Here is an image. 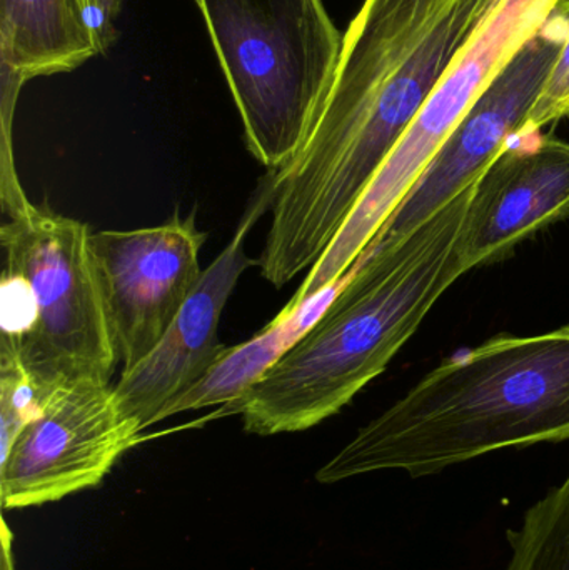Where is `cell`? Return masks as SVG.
Listing matches in <instances>:
<instances>
[{"mask_svg":"<svg viewBox=\"0 0 569 570\" xmlns=\"http://www.w3.org/2000/svg\"><path fill=\"white\" fill-rule=\"evenodd\" d=\"M501 0H364L343 36L330 96L277 173L261 276L313 269L461 50Z\"/></svg>","mask_w":569,"mask_h":570,"instance_id":"1","label":"cell"},{"mask_svg":"<svg viewBox=\"0 0 569 570\" xmlns=\"http://www.w3.org/2000/svg\"><path fill=\"white\" fill-rule=\"evenodd\" d=\"M569 441V325L498 335L460 351L360 429L316 472L336 484L374 472L441 474L504 449Z\"/></svg>","mask_w":569,"mask_h":570,"instance_id":"2","label":"cell"},{"mask_svg":"<svg viewBox=\"0 0 569 570\" xmlns=\"http://www.w3.org/2000/svg\"><path fill=\"white\" fill-rule=\"evenodd\" d=\"M473 187L401 239L371 244L320 321L227 414H241L251 434L306 431L383 374L467 274L457 244Z\"/></svg>","mask_w":569,"mask_h":570,"instance_id":"3","label":"cell"},{"mask_svg":"<svg viewBox=\"0 0 569 570\" xmlns=\"http://www.w3.org/2000/svg\"><path fill=\"white\" fill-rule=\"evenodd\" d=\"M244 140L267 170L286 169L330 96L343 36L323 0H194Z\"/></svg>","mask_w":569,"mask_h":570,"instance_id":"4","label":"cell"},{"mask_svg":"<svg viewBox=\"0 0 569 570\" xmlns=\"http://www.w3.org/2000/svg\"><path fill=\"white\" fill-rule=\"evenodd\" d=\"M92 230L72 217L30 206L0 229L6 250L2 338L12 342L33 381L109 384L117 357L90 254Z\"/></svg>","mask_w":569,"mask_h":570,"instance_id":"5","label":"cell"},{"mask_svg":"<svg viewBox=\"0 0 569 570\" xmlns=\"http://www.w3.org/2000/svg\"><path fill=\"white\" fill-rule=\"evenodd\" d=\"M561 0H501L404 130L326 253L311 271L323 288L343 279L416 186L484 90L543 29Z\"/></svg>","mask_w":569,"mask_h":570,"instance_id":"6","label":"cell"},{"mask_svg":"<svg viewBox=\"0 0 569 570\" xmlns=\"http://www.w3.org/2000/svg\"><path fill=\"white\" fill-rule=\"evenodd\" d=\"M140 434L109 384L57 385L42 412L0 458L2 508H36L96 488Z\"/></svg>","mask_w":569,"mask_h":570,"instance_id":"7","label":"cell"},{"mask_svg":"<svg viewBox=\"0 0 569 570\" xmlns=\"http://www.w3.org/2000/svg\"><path fill=\"white\" fill-rule=\"evenodd\" d=\"M206 233L194 217L90 234V254L110 344L124 371L139 364L173 325L204 271Z\"/></svg>","mask_w":569,"mask_h":570,"instance_id":"8","label":"cell"},{"mask_svg":"<svg viewBox=\"0 0 569 570\" xmlns=\"http://www.w3.org/2000/svg\"><path fill=\"white\" fill-rule=\"evenodd\" d=\"M568 30L569 17L555 10L543 29L474 102L371 244L401 239L426 223L454 197L473 186L491 163L520 136Z\"/></svg>","mask_w":569,"mask_h":570,"instance_id":"9","label":"cell"},{"mask_svg":"<svg viewBox=\"0 0 569 570\" xmlns=\"http://www.w3.org/2000/svg\"><path fill=\"white\" fill-rule=\"evenodd\" d=\"M276 189L277 173L269 170L261 179L233 239L204 271L169 331L139 364L122 371L114 395L120 411L140 431L166 421L170 405L200 381L226 351L219 341L220 317L244 273L259 266V261L247 256V234L273 207Z\"/></svg>","mask_w":569,"mask_h":570,"instance_id":"10","label":"cell"},{"mask_svg":"<svg viewBox=\"0 0 569 570\" xmlns=\"http://www.w3.org/2000/svg\"><path fill=\"white\" fill-rule=\"evenodd\" d=\"M569 214V142L513 140L474 183L458 237L464 273L494 263Z\"/></svg>","mask_w":569,"mask_h":570,"instance_id":"11","label":"cell"},{"mask_svg":"<svg viewBox=\"0 0 569 570\" xmlns=\"http://www.w3.org/2000/svg\"><path fill=\"white\" fill-rule=\"evenodd\" d=\"M346 279L347 276L324 288L297 308L286 305L249 341L227 347L204 377L170 405L166 419L213 405L227 407L246 397L247 392L259 384L277 361L320 321Z\"/></svg>","mask_w":569,"mask_h":570,"instance_id":"12","label":"cell"},{"mask_svg":"<svg viewBox=\"0 0 569 570\" xmlns=\"http://www.w3.org/2000/svg\"><path fill=\"white\" fill-rule=\"evenodd\" d=\"M94 56L70 0H0V60L23 79L70 72Z\"/></svg>","mask_w":569,"mask_h":570,"instance_id":"13","label":"cell"},{"mask_svg":"<svg viewBox=\"0 0 569 570\" xmlns=\"http://www.w3.org/2000/svg\"><path fill=\"white\" fill-rule=\"evenodd\" d=\"M504 570H569V471L507 531Z\"/></svg>","mask_w":569,"mask_h":570,"instance_id":"14","label":"cell"},{"mask_svg":"<svg viewBox=\"0 0 569 570\" xmlns=\"http://www.w3.org/2000/svg\"><path fill=\"white\" fill-rule=\"evenodd\" d=\"M52 391H43L33 381L16 345L2 338L0 341V458L10 451L23 428L42 412L47 397Z\"/></svg>","mask_w":569,"mask_h":570,"instance_id":"15","label":"cell"},{"mask_svg":"<svg viewBox=\"0 0 569 570\" xmlns=\"http://www.w3.org/2000/svg\"><path fill=\"white\" fill-rule=\"evenodd\" d=\"M26 82L22 73L0 60V204L9 219L22 216L32 206L17 174L12 140L17 99Z\"/></svg>","mask_w":569,"mask_h":570,"instance_id":"16","label":"cell"},{"mask_svg":"<svg viewBox=\"0 0 569 570\" xmlns=\"http://www.w3.org/2000/svg\"><path fill=\"white\" fill-rule=\"evenodd\" d=\"M569 116V30L547 80L541 87L537 102L528 114L520 136L514 140L528 139L540 134L543 127L560 122Z\"/></svg>","mask_w":569,"mask_h":570,"instance_id":"17","label":"cell"},{"mask_svg":"<svg viewBox=\"0 0 569 570\" xmlns=\"http://www.w3.org/2000/svg\"><path fill=\"white\" fill-rule=\"evenodd\" d=\"M70 3L96 53H106L116 42V20L124 0H70Z\"/></svg>","mask_w":569,"mask_h":570,"instance_id":"18","label":"cell"},{"mask_svg":"<svg viewBox=\"0 0 569 570\" xmlns=\"http://www.w3.org/2000/svg\"><path fill=\"white\" fill-rule=\"evenodd\" d=\"M10 534L9 529H7L6 522H3V556H6V559H3V570H13L12 566V558H10Z\"/></svg>","mask_w":569,"mask_h":570,"instance_id":"19","label":"cell"},{"mask_svg":"<svg viewBox=\"0 0 569 570\" xmlns=\"http://www.w3.org/2000/svg\"><path fill=\"white\" fill-rule=\"evenodd\" d=\"M557 10L569 17V0H561V2L558 3Z\"/></svg>","mask_w":569,"mask_h":570,"instance_id":"20","label":"cell"}]
</instances>
